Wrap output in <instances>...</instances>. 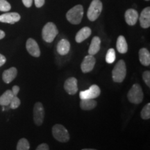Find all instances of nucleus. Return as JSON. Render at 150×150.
I'll use <instances>...</instances> for the list:
<instances>
[{
  "label": "nucleus",
  "mask_w": 150,
  "mask_h": 150,
  "mask_svg": "<svg viewBox=\"0 0 150 150\" xmlns=\"http://www.w3.org/2000/svg\"><path fill=\"white\" fill-rule=\"evenodd\" d=\"M126 74L127 68L125 62L123 60H120L112 71V80L115 83H122L125 79Z\"/></svg>",
  "instance_id": "nucleus-1"
},
{
  "label": "nucleus",
  "mask_w": 150,
  "mask_h": 150,
  "mask_svg": "<svg viewBox=\"0 0 150 150\" xmlns=\"http://www.w3.org/2000/svg\"><path fill=\"white\" fill-rule=\"evenodd\" d=\"M143 92L140 84L135 83L129 90L127 94V98L131 103L139 104L143 100Z\"/></svg>",
  "instance_id": "nucleus-2"
},
{
  "label": "nucleus",
  "mask_w": 150,
  "mask_h": 150,
  "mask_svg": "<svg viewBox=\"0 0 150 150\" xmlns=\"http://www.w3.org/2000/svg\"><path fill=\"white\" fill-rule=\"evenodd\" d=\"M83 16V8L81 5H76L67 11V20L73 24H79L81 22Z\"/></svg>",
  "instance_id": "nucleus-3"
},
{
  "label": "nucleus",
  "mask_w": 150,
  "mask_h": 150,
  "mask_svg": "<svg viewBox=\"0 0 150 150\" xmlns=\"http://www.w3.org/2000/svg\"><path fill=\"white\" fill-rule=\"evenodd\" d=\"M52 135L56 140L61 142H68L70 138L67 129L60 124H56L52 127Z\"/></svg>",
  "instance_id": "nucleus-4"
},
{
  "label": "nucleus",
  "mask_w": 150,
  "mask_h": 150,
  "mask_svg": "<svg viewBox=\"0 0 150 150\" xmlns=\"http://www.w3.org/2000/svg\"><path fill=\"white\" fill-rule=\"evenodd\" d=\"M59 33L57 27L53 22H47L43 27L42 31V37L45 42H52L56 35Z\"/></svg>",
  "instance_id": "nucleus-5"
},
{
  "label": "nucleus",
  "mask_w": 150,
  "mask_h": 150,
  "mask_svg": "<svg viewBox=\"0 0 150 150\" xmlns=\"http://www.w3.org/2000/svg\"><path fill=\"white\" fill-rule=\"evenodd\" d=\"M102 3L100 0H93L87 13V16L89 20L92 22L95 21L102 13Z\"/></svg>",
  "instance_id": "nucleus-6"
},
{
  "label": "nucleus",
  "mask_w": 150,
  "mask_h": 150,
  "mask_svg": "<svg viewBox=\"0 0 150 150\" xmlns=\"http://www.w3.org/2000/svg\"><path fill=\"white\" fill-rule=\"evenodd\" d=\"M45 118L44 106L41 102H36L33 107V121L36 126L42 125Z\"/></svg>",
  "instance_id": "nucleus-7"
},
{
  "label": "nucleus",
  "mask_w": 150,
  "mask_h": 150,
  "mask_svg": "<svg viewBox=\"0 0 150 150\" xmlns=\"http://www.w3.org/2000/svg\"><path fill=\"white\" fill-rule=\"evenodd\" d=\"M101 94V90L97 85H92L89 89L86 91H81L79 97L81 99H95L98 97Z\"/></svg>",
  "instance_id": "nucleus-8"
},
{
  "label": "nucleus",
  "mask_w": 150,
  "mask_h": 150,
  "mask_svg": "<svg viewBox=\"0 0 150 150\" xmlns=\"http://www.w3.org/2000/svg\"><path fill=\"white\" fill-rule=\"evenodd\" d=\"M96 59L92 55H88L85 56L81 64V69L83 73H88L91 72L95 67Z\"/></svg>",
  "instance_id": "nucleus-9"
},
{
  "label": "nucleus",
  "mask_w": 150,
  "mask_h": 150,
  "mask_svg": "<svg viewBox=\"0 0 150 150\" xmlns=\"http://www.w3.org/2000/svg\"><path fill=\"white\" fill-rule=\"evenodd\" d=\"M64 89L69 95H74L77 93V79L75 77L68 78L64 83Z\"/></svg>",
  "instance_id": "nucleus-10"
},
{
  "label": "nucleus",
  "mask_w": 150,
  "mask_h": 150,
  "mask_svg": "<svg viewBox=\"0 0 150 150\" xmlns=\"http://www.w3.org/2000/svg\"><path fill=\"white\" fill-rule=\"evenodd\" d=\"M26 47L29 53L33 57H39L40 56V50L38 45L34 39L29 38L26 43Z\"/></svg>",
  "instance_id": "nucleus-11"
},
{
  "label": "nucleus",
  "mask_w": 150,
  "mask_h": 150,
  "mask_svg": "<svg viewBox=\"0 0 150 150\" xmlns=\"http://www.w3.org/2000/svg\"><path fill=\"white\" fill-rule=\"evenodd\" d=\"M20 20V16L18 13H6L0 16V22L3 23L15 24Z\"/></svg>",
  "instance_id": "nucleus-12"
},
{
  "label": "nucleus",
  "mask_w": 150,
  "mask_h": 150,
  "mask_svg": "<svg viewBox=\"0 0 150 150\" xmlns=\"http://www.w3.org/2000/svg\"><path fill=\"white\" fill-rule=\"evenodd\" d=\"M140 26L144 29H147L150 27V8L147 7L141 12L139 18Z\"/></svg>",
  "instance_id": "nucleus-13"
},
{
  "label": "nucleus",
  "mask_w": 150,
  "mask_h": 150,
  "mask_svg": "<svg viewBox=\"0 0 150 150\" xmlns=\"http://www.w3.org/2000/svg\"><path fill=\"white\" fill-rule=\"evenodd\" d=\"M18 74V70L15 67H12L11 68L4 71L2 74V79L6 83H10L12 82Z\"/></svg>",
  "instance_id": "nucleus-14"
},
{
  "label": "nucleus",
  "mask_w": 150,
  "mask_h": 150,
  "mask_svg": "<svg viewBox=\"0 0 150 150\" xmlns=\"http://www.w3.org/2000/svg\"><path fill=\"white\" fill-rule=\"evenodd\" d=\"M125 18L126 22L129 25L134 26V24H136L137 21H138V13L134 9H128L126 11V13H125Z\"/></svg>",
  "instance_id": "nucleus-15"
},
{
  "label": "nucleus",
  "mask_w": 150,
  "mask_h": 150,
  "mask_svg": "<svg viewBox=\"0 0 150 150\" xmlns=\"http://www.w3.org/2000/svg\"><path fill=\"white\" fill-rule=\"evenodd\" d=\"M70 50V43L66 39H62L57 45V52L60 55L65 56L69 53Z\"/></svg>",
  "instance_id": "nucleus-16"
},
{
  "label": "nucleus",
  "mask_w": 150,
  "mask_h": 150,
  "mask_svg": "<svg viewBox=\"0 0 150 150\" xmlns=\"http://www.w3.org/2000/svg\"><path fill=\"white\" fill-rule=\"evenodd\" d=\"M91 32L92 31L91 28L88 27H83L76 33V37H75V40L78 43L82 42L91 35Z\"/></svg>",
  "instance_id": "nucleus-17"
},
{
  "label": "nucleus",
  "mask_w": 150,
  "mask_h": 150,
  "mask_svg": "<svg viewBox=\"0 0 150 150\" xmlns=\"http://www.w3.org/2000/svg\"><path fill=\"white\" fill-rule=\"evenodd\" d=\"M101 47V39L98 36H95L92 39L91 45L88 50V54L90 55L94 56L97 54Z\"/></svg>",
  "instance_id": "nucleus-18"
},
{
  "label": "nucleus",
  "mask_w": 150,
  "mask_h": 150,
  "mask_svg": "<svg viewBox=\"0 0 150 150\" xmlns=\"http://www.w3.org/2000/svg\"><path fill=\"white\" fill-rule=\"evenodd\" d=\"M97 104V102L94 99H81L80 107L83 110H91L96 107Z\"/></svg>",
  "instance_id": "nucleus-19"
},
{
  "label": "nucleus",
  "mask_w": 150,
  "mask_h": 150,
  "mask_svg": "<svg viewBox=\"0 0 150 150\" xmlns=\"http://www.w3.org/2000/svg\"><path fill=\"white\" fill-rule=\"evenodd\" d=\"M139 59L142 65L145 66H149L150 65V54L146 48H142L140 50Z\"/></svg>",
  "instance_id": "nucleus-20"
},
{
  "label": "nucleus",
  "mask_w": 150,
  "mask_h": 150,
  "mask_svg": "<svg viewBox=\"0 0 150 150\" xmlns=\"http://www.w3.org/2000/svg\"><path fill=\"white\" fill-rule=\"evenodd\" d=\"M13 94L11 90H7L0 96V105L2 106H9L13 97Z\"/></svg>",
  "instance_id": "nucleus-21"
},
{
  "label": "nucleus",
  "mask_w": 150,
  "mask_h": 150,
  "mask_svg": "<svg viewBox=\"0 0 150 150\" xmlns=\"http://www.w3.org/2000/svg\"><path fill=\"white\" fill-rule=\"evenodd\" d=\"M116 47L117 51L120 54H125L128 50V45L125 38L123 35H120L117 38V42H116Z\"/></svg>",
  "instance_id": "nucleus-22"
},
{
  "label": "nucleus",
  "mask_w": 150,
  "mask_h": 150,
  "mask_svg": "<svg viewBox=\"0 0 150 150\" xmlns=\"http://www.w3.org/2000/svg\"><path fill=\"white\" fill-rule=\"evenodd\" d=\"M30 144L26 138H21L17 144V150H29Z\"/></svg>",
  "instance_id": "nucleus-23"
},
{
  "label": "nucleus",
  "mask_w": 150,
  "mask_h": 150,
  "mask_svg": "<svg viewBox=\"0 0 150 150\" xmlns=\"http://www.w3.org/2000/svg\"><path fill=\"white\" fill-rule=\"evenodd\" d=\"M115 61V52L114 49L110 48L108 50L107 53H106V61L107 63H114Z\"/></svg>",
  "instance_id": "nucleus-24"
},
{
  "label": "nucleus",
  "mask_w": 150,
  "mask_h": 150,
  "mask_svg": "<svg viewBox=\"0 0 150 150\" xmlns=\"http://www.w3.org/2000/svg\"><path fill=\"white\" fill-rule=\"evenodd\" d=\"M141 117L143 120H149L150 118V104L148 103L144 106L140 113Z\"/></svg>",
  "instance_id": "nucleus-25"
},
{
  "label": "nucleus",
  "mask_w": 150,
  "mask_h": 150,
  "mask_svg": "<svg viewBox=\"0 0 150 150\" xmlns=\"http://www.w3.org/2000/svg\"><path fill=\"white\" fill-rule=\"evenodd\" d=\"M20 104H21V102H20V99L18 98V96H13L9 105H10L11 108L16 109V108H18L20 106Z\"/></svg>",
  "instance_id": "nucleus-26"
},
{
  "label": "nucleus",
  "mask_w": 150,
  "mask_h": 150,
  "mask_svg": "<svg viewBox=\"0 0 150 150\" xmlns=\"http://www.w3.org/2000/svg\"><path fill=\"white\" fill-rule=\"evenodd\" d=\"M11 8V4L6 0H0V11H8Z\"/></svg>",
  "instance_id": "nucleus-27"
},
{
  "label": "nucleus",
  "mask_w": 150,
  "mask_h": 150,
  "mask_svg": "<svg viewBox=\"0 0 150 150\" xmlns=\"http://www.w3.org/2000/svg\"><path fill=\"white\" fill-rule=\"evenodd\" d=\"M142 79H143L144 82L148 87H150V72L149 70L145 71L142 74Z\"/></svg>",
  "instance_id": "nucleus-28"
},
{
  "label": "nucleus",
  "mask_w": 150,
  "mask_h": 150,
  "mask_svg": "<svg viewBox=\"0 0 150 150\" xmlns=\"http://www.w3.org/2000/svg\"><path fill=\"white\" fill-rule=\"evenodd\" d=\"M35 150H50L49 145L46 143H42L38 146Z\"/></svg>",
  "instance_id": "nucleus-29"
},
{
  "label": "nucleus",
  "mask_w": 150,
  "mask_h": 150,
  "mask_svg": "<svg viewBox=\"0 0 150 150\" xmlns=\"http://www.w3.org/2000/svg\"><path fill=\"white\" fill-rule=\"evenodd\" d=\"M11 91H12V93L13 94L14 96H17V95H18L19 92H20V87H19L18 86H13Z\"/></svg>",
  "instance_id": "nucleus-30"
},
{
  "label": "nucleus",
  "mask_w": 150,
  "mask_h": 150,
  "mask_svg": "<svg viewBox=\"0 0 150 150\" xmlns=\"http://www.w3.org/2000/svg\"><path fill=\"white\" fill-rule=\"evenodd\" d=\"M34 1L35 6H36L37 8H40V7H42V6L44 5L45 0H34Z\"/></svg>",
  "instance_id": "nucleus-31"
},
{
  "label": "nucleus",
  "mask_w": 150,
  "mask_h": 150,
  "mask_svg": "<svg viewBox=\"0 0 150 150\" xmlns=\"http://www.w3.org/2000/svg\"><path fill=\"white\" fill-rule=\"evenodd\" d=\"M22 2H23L24 5L27 8H29V7L31 6L33 4V0H22Z\"/></svg>",
  "instance_id": "nucleus-32"
},
{
  "label": "nucleus",
  "mask_w": 150,
  "mask_h": 150,
  "mask_svg": "<svg viewBox=\"0 0 150 150\" xmlns=\"http://www.w3.org/2000/svg\"><path fill=\"white\" fill-rule=\"evenodd\" d=\"M6 62V59L5 56L0 54V67H1L3 65H4Z\"/></svg>",
  "instance_id": "nucleus-33"
},
{
  "label": "nucleus",
  "mask_w": 150,
  "mask_h": 150,
  "mask_svg": "<svg viewBox=\"0 0 150 150\" xmlns=\"http://www.w3.org/2000/svg\"><path fill=\"white\" fill-rule=\"evenodd\" d=\"M5 37V33L4 31H3L2 30H0V40L3 39Z\"/></svg>",
  "instance_id": "nucleus-34"
},
{
  "label": "nucleus",
  "mask_w": 150,
  "mask_h": 150,
  "mask_svg": "<svg viewBox=\"0 0 150 150\" xmlns=\"http://www.w3.org/2000/svg\"><path fill=\"white\" fill-rule=\"evenodd\" d=\"M81 150H97V149H83Z\"/></svg>",
  "instance_id": "nucleus-35"
},
{
  "label": "nucleus",
  "mask_w": 150,
  "mask_h": 150,
  "mask_svg": "<svg viewBox=\"0 0 150 150\" xmlns=\"http://www.w3.org/2000/svg\"><path fill=\"white\" fill-rule=\"evenodd\" d=\"M146 1H149V0H146Z\"/></svg>",
  "instance_id": "nucleus-36"
}]
</instances>
